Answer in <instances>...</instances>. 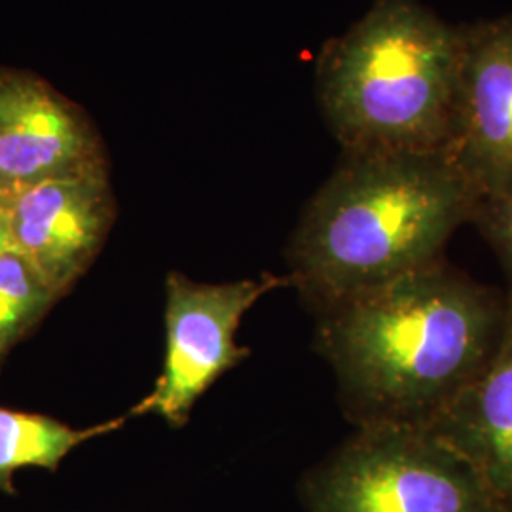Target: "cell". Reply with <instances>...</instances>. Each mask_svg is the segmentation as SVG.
<instances>
[{
    "instance_id": "obj_1",
    "label": "cell",
    "mask_w": 512,
    "mask_h": 512,
    "mask_svg": "<svg viewBox=\"0 0 512 512\" xmlns=\"http://www.w3.org/2000/svg\"><path fill=\"white\" fill-rule=\"evenodd\" d=\"M313 313L346 418L429 429L490 365L509 302L440 258Z\"/></svg>"
},
{
    "instance_id": "obj_2",
    "label": "cell",
    "mask_w": 512,
    "mask_h": 512,
    "mask_svg": "<svg viewBox=\"0 0 512 512\" xmlns=\"http://www.w3.org/2000/svg\"><path fill=\"white\" fill-rule=\"evenodd\" d=\"M478 202L446 150L342 152L289 239L291 287L317 311L429 266Z\"/></svg>"
},
{
    "instance_id": "obj_3",
    "label": "cell",
    "mask_w": 512,
    "mask_h": 512,
    "mask_svg": "<svg viewBox=\"0 0 512 512\" xmlns=\"http://www.w3.org/2000/svg\"><path fill=\"white\" fill-rule=\"evenodd\" d=\"M463 48L420 0H372L317 59V95L342 152L448 148Z\"/></svg>"
},
{
    "instance_id": "obj_4",
    "label": "cell",
    "mask_w": 512,
    "mask_h": 512,
    "mask_svg": "<svg viewBox=\"0 0 512 512\" xmlns=\"http://www.w3.org/2000/svg\"><path fill=\"white\" fill-rule=\"evenodd\" d=\"M310 512H507L458 448L433 429L357 427L304 484Z\"/></svg>"
},
{
    "instance_id": "obj_5",
    "label": "cell",
    "mask_w": 512,
    "mask_h": 512,
    "mask_svg": "<svg viewBox=\"0 0 512 512\" xmlns=\"http://www.w3.org/2000/svg\"><path fill=\"white\" fill-rule=\"evenodd\" d=\"M283 287H291L289 275L262 274L222 285L169 275L164 370L133 414H156L173 427H183L203 393L249 357V349L236 344L243 315L262 296Z\"/></svg>"
},
{
    "instance_id": "obj_6",
    "label": "cell",
    "mask_w": 512,
    "mask_h": 512,
    "mask_svg": "<svg viewBox=\"0 0 512 512\" xmlns=\"http://www.w3.org/2000/svg\"><path fill=\"white\" fill-rule=\"evenodd\" d=\"M446 152L480 200L512 192V14L461 25Z\"/></svg>"
},
{
    "instance_id": "obj_7",
    "label": "cell",
    "mask_w": 512,
    "mask_h": 512,
    "mask_svg": "<svg viewBox=\"0 0 512 512\" xmlns=\"http://www.w3.org/2000/svg\"><path fill=\"white\" fill-rule=\"evenodd\" d=\"M105 228L99 183L80 171L14 184L10 241L50 293L65 291L90 262Z\"/></svg>"
},
{
    "instance_id": "obj_8",
    "label": "cell",
    "mask_w": 512,
    "mask_h": 512,
    "mask_svg": "<svg viewBox=\"0 0 512 512\" xmlns=\"http://www.w3.org/2000/svg\"><path fill=\"white\" fill-rule=\"evenodd\" d=\"M507 302V325L490 365L429 429L458 448L512 512V302Z\"/></svg>"
},
{
    "instance_id": "obj_9",
    "label": "cell",
    "mask_w": 512,
    "mask_h": 512,
    "mask_svg": "<svg viewBox=\"0 0 512 512\" xmlns=\"http://www.w3.org/2000/svg\"><path fill=\"white\" fill-rule=\"evenodd\" d=\"M84 137L73 116L29 80H0V181L27 184L76 173Z\"/></svg>"
},
{
    "instance_id": "obj_10",
    "label": "cell",
    "mask_w": 512,
    "mask_h": 512,
    "mask_svg": "<svg viewBox=\"0 0 512 512\" xmlns=\"http://www.w3.org/2000/svg\"><path fill=\"white\" fill-rule=\"evenodd\" d=\"M118 423L76 431L50 418L0 408V490H12V475L21 467L54 471L78 444Z\"/></svg>"
},
{
    "instance_id": "obj_11",
    "label": "cell",
    "mask_w": 512,
    "mask_h": 512,
    "mask_svg": "<svg viewBox=\"0 0 512 512\" xmlns=\"http://www.w3.org/2000/svg\"><path fill=\"white\" fill-rule=\"evenodd\" d=\"M54 294L16 253H0V351L35 323Z\"/></svg>"
},
{
    "instance_id": "obj_12",
    "label": "cell",
    "mask_w": 512,
    "mask_h": 512,
    "mask_svg": "<svg viewBox=\"0 0 512 512\" xmlns=\"http://www.w3.org/2000/svg\"><path fill=\"white\" fill-rule=\"evenodd\" d=\"M473 224L490 243L495 256L507 275V298L512 302V192L484 198L476 205Z\"/></svg>"
},
{
    "instance_id": "obj_13",
    "label": "cell",
    "mask_w": 512,
    "mask_h": 512,
    "mask_svg": "<svg viewBox=\"0 0 512 512\" xmlns=\"http://www.w3.org/2000/svg\"><path fill=\"white\" fill-rule=\"evenodd\" d=\"M14 196V184H6L0 181V222L10 219V207Z\"/></svg>"
},
{
    "instance_id": "obj_14",
    "label": "cell",
    "mask_w": 512,
    "mask_h": 512,
    "mask_svg": "<svg viewBox=\"0 0 512 512\" xmlns=\"http://www.w3.org/2000/svg\"><path fill=\"white\" fill-rule=\"evenodd\" d=\"M12 249V241H10V230H8V220L0 222V253L10 251Z\"/></svg>"
}]
</instances>
